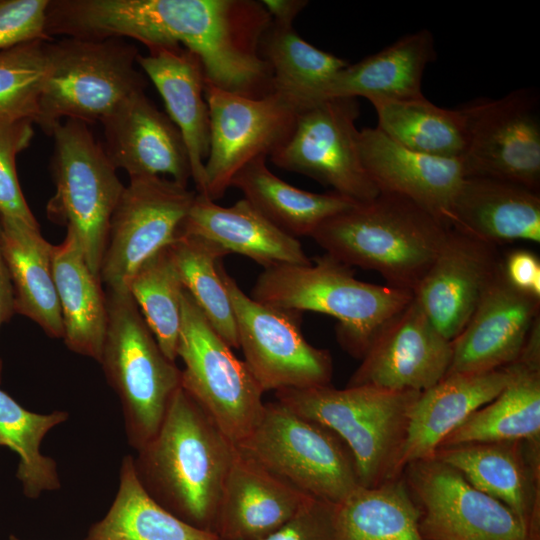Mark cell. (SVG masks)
I'll return each instance as SVG.
<instances>
[{
	"label": "cell",
	"mask_w": 540,
	"mask_h": 540,
	"mask_svg": "<svg viewBox=\"0 0 540 540\" xmlns=\"http://www.w3.org/2000/svg\"><path fill=\"white\" fill-rule=\"evenodd\" d=\"M137 452L134 468L145 491L183 521L213 532L236 445L182 387L156 435Z\"/></svg>",
	"instance_id": "cell-1"
},
{
	"label": "cell",
	"mask_w": 540,
	"mask_h": 540,
	"mask_svg": "<svg viewBox=\"0 0 540 540\" xmlns=\"http://www.w3.org/2000/svg\"><path fill=\"white\" fill-rule=\"evenodd\" d=\"M450 229L414 202L379 193L328 218L310 237L340 262L378 272L387 285L414 292Z\"/></svg>",
	"instance_id": "cell-2"
},
{
	"label": "cell",
	"mask_w": 540,
	"mask_h": 540,
	"mask_svg": "<svg viewBox=\"0 0 540 540\" xmlns=\"http://www.w3.org/2000/svg\"><path fill=\"white\" fill-rule=\"evenodd\" d=\"M250 293L254 300L274 308L313 311L337 319L339 344L360 360L413 299L411 291L356 279L350 266L327 253L307 265L264 269Z\"/></svg>",
	"instance_id": "cell-3"
},
{
	"label": "cell",
	"mask_w": 540,
	"mask_h": 540,
	"mask_svg": "<svg viewBox=\"0 0 540 540\" xmlns=\"http://www.w3.org/2000/svg\"><path fill=\"white\" fill-rule=\"evenodd\" d=\"M421 392L330 385L275 391L277 401L336 434L354 459L359 485L398 479L410 415Z\"/></svg>",
	"instance_id": "cell-4"
},
{
	"label": "cell",
	"mask_w": 540,
	"mask_h": 540,
	"mask_svg": "<svg viewBox=\"0 0 540 540\" xmlns=\"http://www.w3.org/2000/svg\"><path fill=\"white\" fill-rule=\"evenodd\" d=\"M47 71L35 123L51 135L66 119L101 121L122 100L145 92L138 49L124 38L62 37L45 43Z\"/></svg>",
	"instance_id": "cell-5"
},
{
	"label": "cell",
	"mask_w": 540,
	"mask_h": 540,
	"mask_svg": "<svg viewBox=\"0 0 540 540\" xmlns=\"http://www.w3.org/2000/svg\"><path fill=\"white\" fill-rule=\"evenodd\" d=\"M106 298L99 363L120 399L128 443L138 451L158 432L181 387V370L162 352L126 286L106 288Z\"/></svg>",
	"instance_id": "cell-6"
},
{
	"label": "cell",
	"mask_w": 540,
	"mask_h": 540,
	"mask_svg": "<svg viewBox=\"0 0 540 540\" xmlns=\"http://www.w3.org/2000/svg\"><path fill=\"white\" fill-rule=\"evenodd\" d=\"M51 136L55 194L47 203V217L75 235L90 269L99 276L110 220L125 186L88 124L66 119Z\"/></svg>",
	"instance_id": "cell-7"
},
{
	"label": "cell",
	"mask_w": 540,
	"mask_h": 540,
	"mask_svg": "<svg viewBox=\"0 0 540 540\" xmlns=\"http://www.w3.org/2000/svg\"><path fill=\"white\" fill-rule=\"evenodd\" d=\"M235 445L311 497L339 504L360 486L354 459L342 440L279 401L265 403L257 425Z\"/></svg>",
	"instance_id": "cell-8"
},
{
	"label": "cell",
	"mask_w": 540,
	"mask_h": 540,
	"mask_svg": "<svg viewBox=\"0 0 540 540\" xmlns=\"http://www.w3.org/2000/svg\"><path fill=\"white\" fill-rule=\"evenodd\" d=\"M177 357L181 387L221 432L235 444L248 436L263 414L264 391L185 288Z\"/></svg>",
	"instance_id": "cell-9"
},
{
	"label": "cell",
	"mask_w": 540,
	"mask_h": 540,
	"mask_svg": "<svg viewBox=\"0 0 540 540\" xmlns=\"http://www.w3.org/2000/svg\"><path fill=\"white\" fill-rule=\"evenodd\" d=\"M220 274L233 307L244 362L264 392L330 385L328 350L312 346L300 329V312L262 304L225 271Z\"/></svg>",
	"instance_id": "cell-10"
},
{
	"label": "cell",
	"mask_w": 540,
	"mask_h": 540,
	"mask_svg": "<svg viewBox=\"0 0 540 540\" xmlns=\"http://www.w3.org/2000/svg\"><path fill=\"white\" fill-rule=\"evenodd\" d=\"M209 109L210 147L204 164L205 196L215 201L231 186L248 162L274 153L291 136L299 108L283 93L273 91L249 98L205 82Z\"/></svg>",
	"instance_id": "cell-11"
},
{
	"label": "cell",
	"mask_w": 540,
	"mask_h": 540,
	"mask_svg": "<svg viewBox=\"0 0 540 540\" xmlns=\"http://www.w3.org/2000/svg\"><path fill=\"white\" fill-rule=\"evenodd\" d=\"M360 106L354 98L320 101L299 110L294 130L271 160L279 168L306 175L357 203L379 191L360 156L355 122Z\"/></svg>",
	"instance_id": "cell-12"
},
{
	"label": "cell",
	"mask_w": 540,
	"mask_h": 540,
	"mask_svg": "<svg viewBox=\"0 0 540 540\" xmlns=\"http://www.w3.org/2000/svg\"><path fill=\"white\" fill-rule=\"evenodd\" d=\"M403 471L426 540H540L539 531H529L509 507L450 465L430 458Z\"/></svg>",
	"instance_id": "cell-13"
},
{
	"label": "cell",
	"mask_w": 540,
	"mask_h": 540,
	"mask_svg": "<svg viewBox=\"0 0 540 540\" xmlns=\"http://www.w3.org/2000/svg\"><path fill=\"white\" fill-rule=\"evenodd\" d=\"M466 176L500 179L540 191V106L536 91L523 88L462 106Z\"/></svg>",
	"instance_id": "cell-14"
},
{
	"label": "cell",
	"mask_w": 540,
	"mask_h": 540,
	"mask_svg": "<svg viewBox=\"0 0 540 540\" xmlns=\"http://www.w3.org/2000/svg\"><path fill=\"white\" fill-rule=\"evenodd\" d=\"M197 192L160 176L130 177L113 211L99 277L125 286L149 257L177 237Z\"/></svg>",
	"instance_id": "cell-15"
},
{
	"label": "cell",
	"mask_w": 540,
	"mask_h": 540,
	"mask_svg": "<svg viewBox=\"0 0 540 540\" xmlns=\"http://www.w3.org/2000/svg\"><path fill=\"white\" fill-rule=\"evenodd\" d=\"M452 341L432 324L414 300L380 332L347 386L423 392L447 373Z\"/></svg>",
	"instance_id": "cell-16"
},
{
	"label": "cell",
	"mask_w": 540,
	"mask_h": 540,
	"mask_svg": "<svg viewBox=\"0 0 540 540\" xmlns=\"http://www.w3.org/2000/svg\"><path fill=\"white\" fill-rule=\"evenodd\" d=\"M499 247L450 229L435 261L413 292L422 311L448 340L463 330L502 264Z\"/></svg>",
	"instance_id": "cell-17"
},
{
	"label": "cell",
	"mask_w": 540,
	"mask_h": 540,
	"mask_svg": "<svg viewBox=\"0 0 540 540\" xmlns=\"http://www.w3.org/2000/svg\"><path fill=\"white\" fill-rule=\"evenodd\" d=\"M539 318L540 298L514 288L501 264L467 324L452 340L446 374L490 371L514 362Z\"/></svg>",
	"instance_id": "cell-18"
},
{
	"label": "cell",
	"mask_w": 540,
	"mask_h": 540,
	"mask_svg": "<svg viewBox=\"0 0 540 540\" xmlns=\"http://www.w3.org/2000/svg\"><path fill=\"white\" fill-rule=\"evenodd\" d=\"M100 122L104 151L116 169L129 177L169 175L187 186L192 172L184 139L145 92L131 94Z\"/></svg>",
	"instance_id": "cell-19"
},
{
	"label": "cell",
	"mask_w": 540,
	"mask_h": 540,
	"mask_svg": "<svg viewBox=\"0 0 540 540\" xmlns=\"http://www.w3.org/2000/svg\"><path fill=\"white\" fill-rule=\"evenodd\" d=\"M359 150L363 166L379 193L404 197L449 226L453 200L467 177L461 158L410 150L377 127L359 131Z\"/></svg>",
	"instance_id": "cell-20"
},
{
	"label": "cell",
	"mask_w": 540,
	"mask_h": 540,
	"mask_svg": "<svg viewBox=\"0 0 540 540\" xmlns=\"http://www.w3.org/2000/svg\"><path fill=\"white\" fill-rule=\"evenodd\" d=\"M434 59L433 36L421 29L355 64H348L328 81L302 95L296 104L300 110L336 98L364 97L371 103L421 98L424 71Z\"/></svg>",
	"instance_id": "cell-21"
},
{
	"label": "cell",
	"mask_w": 540,
	"mask_h": 540,
	"mask_svg": "<svg viewBox=\"0 0 540 540\" xmlns=\"http://www.w3.org/2000/svg\"><path fill=\"white\" fill-rule=\"evenodd\" d=\"M308 497L236 448L213 532L220 540L263 539L289 521Z\"/></svg>",
	"instance_id": "cell-22"
},
{
	"label": "cell",
	"mask_w": 540,
	"mask_h": 540,
	"mask_svg": "<svg viewBox=\"0 0 540 540\" xmlns=\"http://www.w3.org/2000/svg\"><path fill=\"white\" fill-rule=\"evenodd\" d=\"M509 367L510 377L502 391L474 411L438 448L483 442H539L540 318Z\"/></svg>",
	"instance_id": "cell-23"
},
{
	"label": "cell",
	"mask_w": 540,
	"mask_h": 540,
	"mask_svg": "<svg viewBox=\"0 0 540 540\" xmlns=\"http://www.w3.org/2000/svg\"><path fill=\"white\" fill-rule=\"evenodd\" d=\"M137 64L161 95L167 115L179 129L189 156L196 192L205 194V159L210 147L205 72L200 58L182 46L149 49Z\"/></svg>",
	"instance_id": "cell-24"
},
{
	"label": "cell",
	"mask_w": 540,
	"mask_h": 540,
	"mask_svg": "<svg viewBox=\"0 0 540 540\" xmlns=\"http://www.w3.org/2000/svg\"><path fill=\"white\" fill-rule=\"evenodd\" d=\"M526 441L440 447L433 458L450 465L478 490L509 507L530 531L539 528V455L527 459Z\"/></svg>",
	"instance_id": "cell-25"
},
{
	"label": "cell",
	"mask_w": 540,
	"mask_h": 540,
	"mask_svg": "<svg viewBox=\"0 0 540 540\" xmlns=\"http://www.w3.org/2000/svg\"><path fill=\"white\" fill-rule=\"evenodd\" d=\"M449 226L500 247L540 243V193L483 176H467L451 206Z\"/></svg>",
	"instance_id": "cell-26"
},
{
	"label": "cell",
	"mask_w": 540,
	"mask_h": 540,
	"mask_svg": "<svg viewBox=\"0 0 540 540\" xmlns=\"http://www.w3.org/2000/svg\"><path fill=\"white\" fill-rule=\"evenodd\" d=\"M178 234L208 239L229 254L246 256L264 269L312 262L297 238L275 226L244 198L223 207L197 193Z\"/></svg>",
	"instance_id": "cell-27"
},
{
	"label": "cell",
	"mask_w": 540,
	"mask_h": 540,
	"mask_svg": "<svg viewBox=\"0 0 540 540\" xmlns=\"http://www.w3.org/2000/svg\"><path fill=\"white\" fill-rule=\"evenodd\" d=\"M510 377L509 364L490 371L446 374L420 393L409 420L401 466L433 458L441 442L474 411L491 402Z\"/></svg>",
	"instance_id": "cell-28"
},
{
	"label": "cell",
	"mask_w": 540,
	"mask_h": 540,
	"mask_svg": "<svg viewBox=\"0 0 540 540\" xmlns=\"http://www.w3.org/2000/svg\"><path fill=\"white\" fill-rule=\"evenodd\" d=\"M52 266L65 345L99 362L108 322L106 291L71 231L67 230L60 244L53 245Z\"/></svg>",
	"instance_id": "cell-29"
},
{
	"label": "cell",
	"mask_w": 540,
	"mask_h": 540,
	"mask_svg": "<svg viewBox=\"0 0 540 540\" xmlns=\"http://www.w3.org/2000/svg\"><path fill=\"white\" fill-rule=\"evenodd\" d=\"M2 247L9 269L15 313L35 322L46 335L64 337L60 303L53 275V245L40 227L0 215Z\"/></svg>",
	"instance_id": "cell-30"
},
{
	"label": "cell",
	"mask_w": 540,
	"mask_h": 540,
	"mask_svg": "<svg viewBox=\"0 0 540 540\" xmlns=\"http://www.w3.org/2000/svg\"><path fill=\"white\" fill-rule=\"evenodd\" d=\"M231 186L270 222L295 238L310 237L325 220L358 204L333 191L313 193L286 183L268 169L266 156L244 165Z\"/></svg>",
	"instance_id": "cell-31"
},
{
	"label": "cell",
	"mask_w": 540,
	"mask_h": 540,
	"mask_svg": "<svg viewBox=\"0 0 540 540\" xmlns=\"http://www.w3.org/2000/svg\"><path fill=\"white\" fill-rule=\"evenodd\" d=\"M119 479L110 509L85 540H220L158 504L139 482L131 455L123 458Z\"/></svg>",
	"instance_id": "cell-32"
},
{
	"label": "cell",
	"mask_w": 540,
	"mask_h": 540,
	"mask_svg": "<svg viewBox=\"0 0 540 540\" xmlns=\"http://www.w3.org/2000/svg\"><path fill=\"white\" fill-rule=\"evenodd\" d=\"M419 518L401 477L373 488L359 486L336 505L334 540H426Z\"/></svg>",
	"instance_id": "cell-33"
},
{
	"label": "cell",
	"mask_w": 540,
	"mask_h": 540,
	"mask_svg": "<svg viewBox=\"0 0 540 540\" xmlns=\"http://www.w3.org/2000/svg\"><path fill=\"white\" fill-rule=\"evenodd\" d=\"M377 128L396 143L419 153L461 158L466 148V118L462 107H439L424 96L372 102Z\"/></svg>",
	"instance_id": "cell-34"
},
{
	"label": "cell",
	"mask_w": 540,
	"mask_h": 540,
	"mask_svg": "<svg viewBox=\"0 0 540 540\" xmlns=\"http://www.w3.org/2000/svg\"><path fill=\"white\" fill-rule=\"evenodd\" d=\"M185 290L231 348H239L235 317L220 266L228 251L194 235L178 234L168 246Z\"/></svg>",
	"instance_id": "cell-35"
},
{
	"label": "cell",
	"mask_w": 540,
	"mask_h": 540,
	"mask_svg": "<svg viewBox=\"0 0 540 540\" xmlns=\"http://www.w3.org/2000/svg\"><path fill=\"white\" fill-rule=\"evenodd\" d=\"M64 411L38 414L23 408L0 389V446L8 447L19 457L16 476L28 498L61 487L55 461L41 454L40 444L55 426L65 422Z\"/></svg>",
	"instance_id": "cell-36"
},
{
	"label": "cell",
	"mask_w": 540,
	"mask_h": 540,
	"mask_svg": "<svg viewBox=\"0 0 540 540\" xmlns=\"http://www.w3.org/2000/svg\"><path fill=\"white\" fill-rule=\"evenodd\" d=\"M260 54L273 75V90L295 104L305 93L328 81L348 62L320 50L302 39L293 24L271 21L261 43Z\"/></svg>",
	"instance_id": "cell-37"
},
{
	"label": "cell",
	"mask_w": 540,
	"mask_h": 540,
	"mask_svg": "<svg viewBox=\"0 0 540 540\" xmlns=\"http://www.w3.org/2000/svg\"><path fill=\"white\" fill-rule=\"evenodd\" d=\"M162 352L177 358L184 286L169 247L158 251L125 283Z\"/></svg>",
	"instance_id": "cell-38"
},
{
	"label": "cell",
	"mask_w": 540,
	"mask_h": 540,
	"mask_svg": "<svg viewBox=\"0 0 540 540\" xmlns=\"http://www.w3.org/2000/svg\"><path fill=\"white\" fill-rule=\"evenodd\" d=\"M45 43L37 40L0 52V118L35 123L47 71Z\"/></svg>",
	"instance_id": "cell-39"
},
{
	"label": "cell",
	"mask_w": 540,
	"mask_h": 540,
	"mask_svg": "<svg viewBox=\"0 0 540 540\" xmlns=\"http://www.w3.org/2000/svg\"><path fill=\"white\" fill-rule=\"evenodd\" d=\"M33 121L0 118V215L39 227L24 198L16 171L17 155L29 147Z\"/></svg>",
	"instance_id": "cell-40"
},
{
	"label": "cell",
	"mask_w": 540,
	"mask_h": 540,
	"mask_svg": "<svg viewBox=\"0 0 540 540\" xmlns=\"http://www.w3.org/2000/svg\"><path fill=\"white\" fill-rule=\"evenodd\" d=\"M50 0H0V52L23 43L52 41L46 34Z\"/></svg>",
	"instance_id": "cell-41"
},
{
	"label": "cell",
	"mask_w": 540,
	"mask_h": 540,
	"mask_svg": "<svg viewBox=\"0 0 540 540\" xmlns=\"http://www.w3.org/2000/svg\"><path fill=\"white\" fill-rule=\"evenodd\" d=\"M336 505L309 496L289 521L260 540H334Z\"/></svg>",
	"instance_id": "cell-42"
},
{
	"label": "cell",
	"mask_w": 540,
	"mask_h": 540,
	"mask_svg": "<svg viewBox=\"0 0 540 540\" xmlns=\"http://www.w3.org/2000/svg\"><path fill=\"white\" fill-rule=\"evenodd\" d=\"M502 271L517 290L540 298V260L528 249H513L502 255Z\"/></svg>",
	"instance_id": "cell-43"
},
{
	"label": "cell",
	"mask_w": 540,
	"mask_h": 540,
	"mask_svg": "<svg viewBox=\"0 0 540 540\" xmlns=\"http://www.w3.org/2000/svg\"><path fill=\"white\" fill-rule=\"evenodd\" d=\"M15 314L14 306V290L3 253L2 247V227L0 221V328L8 322ZM2 363L0 359V380H1Z\"/></svg>",
	"instance_id": "cell-44"
},
{
	"label": "cell",
	"mask_w": 540,
	"mask_h": 540,
	"mask_svg": "<svg viewBox=\"0 0 540 540\" xmlns=\"http://www.w3.org/2000/svg\"><path fill=\"white\" fill-rule=\"evenodd\" d=\"M308 2L303 0H265L262 4L270 14L272 21L293 24L295 17Z\"/></svg>",
	"instance_id": "cell-45"
},
{
	"label": "cell",
	"mask_w": 540,
	"mask_h": 540,
	"mask_svg": "<svg viewBox=\"0 0 540 540\" xmlns=\"http://www.w3.org/2000/svg\"><path fill=\"white\" fill-rule=\"evenodd\" d=\"M10 540H19V539L16 538L15 536H11V537H10Z\"/></svg>",
	"instance_id": "cell-46"
}]
</instances>
